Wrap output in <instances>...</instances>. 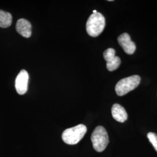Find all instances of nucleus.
I'll list each match as a JSON object with an SVG mask.
<instances>
[{"label":"nucleus","instance_id":"nucleus-9","mask_svg":"<svg viewBox=\"0 0 157 157\" xmlns=\"http://www.w3.org/2000/svg\"><path fill=\"white\" fill-rule=\"evenodd\" d=\"M113 118L117 121L123 123L128 119V113L124 107L118 104L113 105L111 109Z\"/></svg>","mask_w":157,"mask_h":157},{"label":"nucleus","instance_id":"nucleus-4","mask_svg":"<svg viewBox=\"0 0 157 157\" xmlns=\"http://www.w3.org/2000/svg\"><path fill=\"white\" fill-rule=\"evenodd\" d=\"M139 75H133L119 80L116 84L115 91L119 96H123L135 89L140 83Z\"/></svg>","mask_w":157,"mask_h":157},{"label":"nucleus","instance_id":"nucleus-7","mask_svg":"<svg viewBox=\"0 0 157 157\" xmlns=\"http://www.w3.org/2000/svg\"><path fill=\"white\" fill-rule=\"evenodd\" d=\"M118 41L124 51L129 55H132L135 52L136 47L135 43L131 40L130 35L127 33L121 34L118 38Z\"/></svg>","mask_w":157,"mask_h":157},{"label":"nucleus","instance_id":"nucleus-11","mask_svg":"<svg viewBox=\"0 0 157 157\" xmlns=\"http://www.w3.org/2000/svg\"><path fill=\"white\" fill-rule=\"evenodd\" d=\"M147 137L148 139L154 148L157 151V135L155 133L150 132L147 134Z\"/></svg>","mask_w":157,"mask_h":157},{"label":"nucleus","instance_id":"nucleus-2","mask_svg":"<svg viewBox=\"0 0 157 157\" xmlns=\"http://www.w3.org/2000/svg\"><path fill=\"white\" fill-rule=\"evenodd\" d=\"M86 132V126L83 124H80L66 129L62 133V140L66 144L69 145L76 144L83 138Z\"/></svg>","mask_w":157,"mask_h":157},{"label":"nucleus","instance_id":"nucleus-6","mask_svg":"<svg viewBox=\"0 0 157 157\" xmlns=\"http://www.w3.org/2000/svg\"><path fill=\"white\" fill-rule=\"evenodd\" d=\"M29 74L24 69L17 75L15 80V89L17 93L20 95L25 94L28 90Z\"/></svg>","mask_w":157,"mask_h":157},{"label":"nucleus","instance_id":"nucleus-8","mask_svg":"<svg viewBox=\"0 0 157 157\" xmlns=\"http://www.w3.org/2000/svg\"><path fill=\"white\" fill-rule=\"evenodd\" d=\"M32 25L25 19H20L17 21L16 29L17 32L23 37L29 38L32 35Z\"/></svg>","mask_w":157,"mask_h":157},{"label":"nucleus","instance_id":"nucleus-3","mask_svg":"<svg viewBox=\"0 0 157 157\" xmlns=\"http://www.w3.org/2000/svg\"><path fill=\"white\" fill-rule=\"evenodd\" d=\"M91 140L96 151L101 152L104 151L109 143L107 130L102 126L96 127L92 133Z\"/></svg>","mask_w":157,"mask_h":157},{"label":"nucleus","instance_id":"nucleus-10","mask_svg":"<svg viewBox=\"0 0 157 157\" xmlns=\"http://www.w3.org/2000/svg\"><path fill=\"white\" fill-rule=\"evenodd\" d=\"M12 17L9 12L0 10V27L6 28L11 25Z\"/></svg>","mask_w":157,"mask_h":157},{"label":"nucleus","instance_id":"nucleus-5","mask_svg":"<svg viewBox=\"0 0 157 157\" xmlns=\"http://www.w3.org/2000/svg\"><path fill=\"white\" fill-rule=\"evenodd\" d=\"M103 56L107 62V68L109 71L117 69L121 65V61L119 56H115V50L112 48H108L103 53Z\"/></svg>","mask_w":157,"mask_h":157},{"label":"nucleus","instance_id":"nucleus-1","mask_svg":"<svg viewBox=\"0 0 157 157\" xmlns=\"http://www.w3.org/2000/svg\"><path fill=\"white\" fill-rule=\"evenodd\" d=\"M105 26V19L100 12L91 14L86 23V31L91 37H97L103 32Z\"/></svg>","mask_w":157,"mask_h":157}]
</instances>
